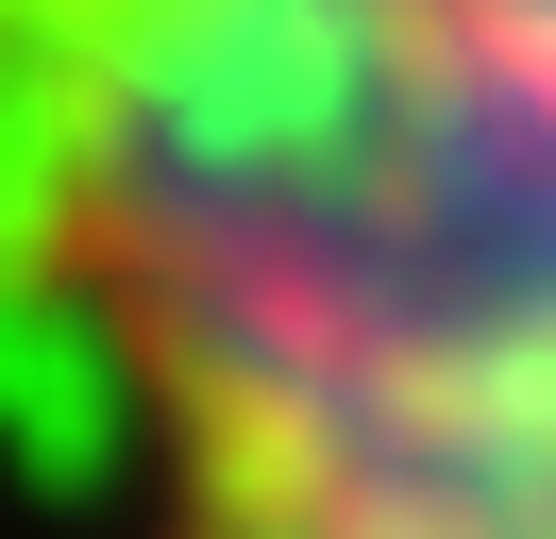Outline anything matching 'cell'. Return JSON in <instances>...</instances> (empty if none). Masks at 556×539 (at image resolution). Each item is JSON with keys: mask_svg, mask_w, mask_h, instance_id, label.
Segmentation results:
<instances>
[{"mask_svg": "<svg viewBox=\"0 0 556 539\" xmlns=\"http://www.w3.org/2000/svg\"><path fill=\"white\" fill-rule=\"evenodd\" d=\"M0 337L136 539H556V0H0Z\"/></svg>", "mask_w": 556, "mask_h": 539, "instance_id": "1", "label": "cell"}]
</instances>
